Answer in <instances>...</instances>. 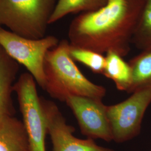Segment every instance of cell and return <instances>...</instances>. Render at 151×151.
I'll list each match as a JSON object with an SVG mask.
<instances>
[{
	"label": "cell",
	"instance_id": "cell-5",
	"mask_svg": "<svg viewBox=\"0 0 151 151\" xmlns=\"http://www.w3.org/2000/svg\"><path fill=\"white\" fill-rule=\"evenodd\" d=\"M14 91L27 132L30 151H46L47 124L33 76L29 72L22 74L14 86Z\"/></svg>",
	"mask_w": 151,
	"mask_h": 151
},
{
	"label": "cell",
	"instance_id": "cell-12",
	"mask_svg": "<svg viewBox=\"0 0 151 151\" xmlns=\"http://www.w3.org/2000/svg\"><path fill=\"white\" fill-rule=\"evenodd\" d=\"M132 70V81L128 93L151 88V49L133 57L128 62Z\"/></svg>",
	"mask_w": 151,
	"mask_h": 151
},
{
	"label": "cell",
	"instance_id": "cell-14",
	"mask_svg": "<svg viewBox=\"0 0 151 151\" xmlns=\"http://www.w3.org/2000/svg\"><path fill=\"white\" fill-rule=\"evenodd\" d=\"M132 44L141 51L151 49V0H145Z\"/></svg>",
	"mask_w": 151,
	"mask_h": 151
},
{
	"label": "cell",
	"instance_id": "cell-3",
	"mask_svg": "<svg viewBox=\"0 0 151 151\" xmlns=\"http://www.w3.org/2000/svg\"><path fill=\"white\" fill-rule=\"evenodd\" d=\"M57 1L0 0V27L24 38H44Z\"/></svg>",
	"mask_w": 151,
	"mask_h": 151
},
{
	"label": "cell",
	"instance_id": "cell-16",
	"mask_svg": "<svg viewBox=\"0 0 151 151\" xmlns=\"http://www.w3.org/2000/svg\"><path fill=\"white\" fill-rule=\"evenodd\" d=\"M150 151H151V150H150Z\"/></svg>",
	"mask_w": 151,
	"mask_h": 151
},
{
	"label": "cell",
	"instance_id": "cell-2",
	"mask_svg": "<svg viewBox=\"0 0 151 151\" xmlns=\"http://www.w3.org/2000/svg\"><path fill=\"white\" fill-rule=\"evenodd\" d=\"M70 44L63 39L45 55L44 71V90L51 97L65 101L70 96H85L102 100L106 90L87 79L70 57Z\"/></svg>",
	"mask_w": 151,
	"mask_h": 151
},
{
	"label": "cell",
	"instance_id": "cell-9",
	"mask_svg": "<svg viewBox=\"0 0 151 151\" xmlns=\"http://www.w3.org/2000/svg\"><path fill=\"white\" fill-rule=\"evenodd\" d=\"M19 70V64L0 45V118L15 114L11 94Z\"/></svg>",
	"mask_w": 151,
	"mask_h": 151
},
{
	"label": "cell",
	"instance_id": "cell-8",
	"mask_svg": "<svg viewBox=\"0 0 151 151\" xmlns=\"http://www.w3.org/2000/svg\"><path fill=\"white\" fill-rule=\"evenodd\" d=\"M72 111L83 135L92 139L113 140L107 115V106L102 100L85 96H70L65 101Z\"/></svg>",
	"mask_w": 151,
	"mask_h": 151
},
{
	"label": "cell",
	"instance_id": "cell-1",
	"mask_svg": "<svg viewBox=\"0 0 151 151\" xmlns=\"http://www.w3.org/2000/svg\"><path fill=\"white\" fill-rule=\"evenodd\" d=\"M145 0H108L97 11L80 14L68 29L70 45L103 54L127 55Z\"/></svg>",
	"mask_w": 151,
	"mask_h": 151
},
{
	"label": "cell",
	"instance_id": "cell-13",
	"mask_svg": "<svg viewBox=\"0 0 151 151\" xmlns=\"http://www.w3.org/2000/svg\"><path fill=\"white\" fill-rule=\"evenodd\" d=\"M108 0H58L49 24L54 23L70 14L97 11L106 5Z\"/></svg>",
	"mask_w": 151,
	"mask_h": 151
},
{
	"label": "cell",
	"instance_id": "cell-4",
	"mask_svg": "<svg viewBox=\"0 0 151 151\" xmlns=\"http://www.w3.org/2000/svg\"><path fill=\"white\" fill-rule=\"evenodd\" d=\"M59 42V40L52 35L31 39L0 27V45L12 58L27 69L43 90L45 87V57L49 50L57 46Z\"/></svg>",
	"mask_w": 151,
	"mask_h": 151
},
{
	"label": "cell",
	"instance_id": "cell-11",
	"mask_svg": "<svg viewBox=\"0 0 151 151\" xmlns=\"http://www.w3.org/2000/svg\"><path fill=\"white\" fill-rule=\"evenodd\" d=\"M106 65L103 75L113 81L116 88L128 92L132 81V70L122 56L114 52L106 53Z\"/></svg>",
	"mask_w": 151,
	"mask_h": 151
},
{
	"label": "cell",
	"instance_id": "cell-10",
	"mask_svg": "<svg viewBox=\"0 0 151 151\" xmlns=\"http://www.w3.org/2000/svg\"><path fill=\"white\" fill-rule=\"evenodd\" d=\"M0 151H30L24 123L14 116L0 118Z\"/></svg>",
	"mask_w": 151,
	"mask_h": 151
},
{
	"label": "cell",
	"instance_id": "cell-6",
	"mask_svg": "<svg viewBox=\"0 0 151 151\" xmlns=\"http://www.w3.org/2000/svg\"><path fill=\"white\" fill-rule=\"evenodd\" d=\"M151 103V88L135 92L121 103L107 106L113 140L122 143L139 135L142 120Z\"/></svg>",
	"mask_w": 151,
	"mask_h": 151
},
{
	"label": "cell",
	"instance_id": "cell-15",
	"mask_svg": "<svg viewBox=\"0 0 151 151\" xmlns=\"http://www.w3.org/2000/svg\"><path fill=\"white\" fill-rule=\"evenodd\" d=\"M69 53L74 61L86 65L95 73L103 75L106 65L105 57L103 54L70 45Z\"/></svg>",
	"mask_w": 151,
	"mask_h": 151
},
{
	"label": "cell",
	"instance_id": "cell-7",
	"mask_svg": "<svg viewBox=\"0 0 151 151\" xmlns=\"http://www.w3.org/2000/svg\"><path fill=\"white\" fill-rule=\"evenodd\" d=\"M40 102L53 151H115L99 146L92 139H82L76 137L73 135L75 128L67 123L57 105L44 99H41Z\"/></svg>",
	"mask_w": 151,
	"mask_h": 151
}]
</instances>
